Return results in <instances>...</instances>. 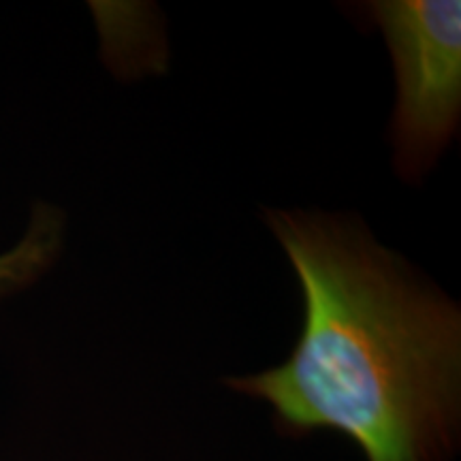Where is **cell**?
Masks as SVG:
<instances>
[{
    "label": "cell",
    "instance_id": "1",
    "mask_svg": "<svg viewBox=\"0 0 461 461\" xmlns=\"http://www.w3.org/2000/svg\"><path fill=\"white\" fill-rule=\"evenodd\" d=\"M303 293L280 366L227 378L282 436L338 431L366 461H453L461 442L459 305L353 214L267 210Z\"/></svg>",
    "mask_w": 461,
    "mask_h": 461
},
{
    "label": "cell",
    "instance_id": "2",
    "mask_svg": "<svg viewBox=\"0 0 461 461\" xmlns=\"http://www.w3.org/2000/svg\"><path fill=\"white\" fill-rule=\"evenodd\" d=\"M363 14L380 28L393 58V167L402 180L420 182L459 135L461 5L374 0L363 5Z\"/></svg>",
    "mask_w": 461,
    "mask_h": 461
}]
</instances>
